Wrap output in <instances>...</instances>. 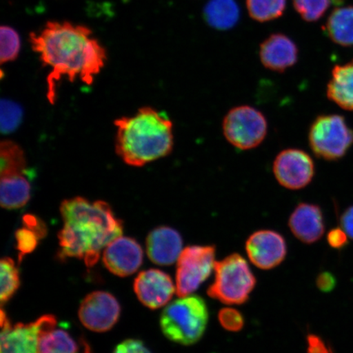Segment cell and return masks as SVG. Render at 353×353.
Returning a JSON list of instances; mask_svg holds the SVG:
<instances>
[{
  "label": "cell",
  "instance_id": "1",
  "mask_svg": "<svg viewBox=\"0 0 353 353\" xmlns=\"http://www.w3.org/2000/svg\"><path fill=\"white\" fill-rule=\"evenodd\" d=\"M32 50L44 65L51 68L47 79V98L56 100V87L63 77L79 78L91 85L108 60L107 51L85 26L69 21H48L38 32L30 34Z\"/></svg>",
  "mask_w": 353,
  "mask_h": 353
},
{
  "label": "cell",
  "instance_id": "2",
  "mask_svg": "<svg viewBox=\"0 0 353 353\" xmlns=\"http://www.w3.org/2000/svg\"><path fill=\"white\" fill-rule=\"evenodd\" d=\"M60 212V257L83 259L88 268L94 266L101 250L122 235V222L107 202L77 196L61 203Z\"/></svg>",
  "mask_w": 353,
  "mask_h": 353
},
{
  "label": "cell",
  "instance_id": "3",
  "mask_svg": "<svg viewBox=\"0 0 353 353\" xmlns=\"http://www.w3.org/2000/svg\"><path fill=\"white\" fill-rule=\"evenodd\" d=\"M116 151L128 165L143 167L169 156L174 148L173 122L152 108L117 119Z\"/></svg>",
  "mask_w": 353,
  "mask_h": 353
},
{
  "label": "cell",
  "instance_id": "4",
  "mask_svg": "<svg viewBox=\"0 0 353 353\" xmlns=\"http://www.w3.org/2000/svg\"><path fill=\"white\" fill-rule=\"evenodd\" d=\"M210 312L205 299L199 295L179 297L168 305L161 316L163 334L182 345L200 341L208 325Z\"/></svg>",
  "mask_w": 353,
  "mask_h": 353
},
{
  "label": "cell",
  "instance_id": "5",
  "mask_svg": "<svg viewBox=\"0 0 353 353\" xmlns=\"http://www.w3.org/2000/svg\"><path fill=\"white\" fill-rule=\"evenodd\" d=\"M214 272V281L207 290L210 297L228 305L248 301L257 281L241 254H232L215 262Z\"/></svg>",
  "mask_w": 353,
  "mask_h": 353
},
{
  "label": "cell",
  "instance_id": "6",
  "mask_svg": "<svg viewBox=\"0 0 353 353\" xmlns=\"http://www.w3.org/2000/svg\"><path fill=\"white\" fill-rule=\"evenodd\" d=\"M313 153L325 161L345 156L353 144V130L339 114H321L313 121L308 132Z\"/></svg>",
  "mask_w": 353,
  "mask_h": 353
},
{
  "label": "cell",
  "instance_id": "7",
  "mask_svg": "<svg viewBox=\"0 0 353 353\" xmlns=\"http://www.w3.org/2000/svg\"><path fill=\"white\" fill-rule=\"evenodd\" d=\"M223 132L228 142L240 150L259 147L268 134L264 114L250 105L233 108L225 116Z\"/></svg>",
  "mask_w": 353,
  "mask_h": 353
},
{
  "label": "cell",
  "instance_id": "8",
  "mask_svg": "<svg viewBox=\"0 0 353 353\" xmlns=\"http://www.w3.org/2000/svg\"><path fill=\"white\" fill-rule=\"evenodd\" d=\"M216 247L192 245L183 250L176 263V291L188 296L200 288L214 269Z\"/></svg>",
  "mask_w": 353,
  "mask_h": 353
},
{
  "label": "cell",
  "instance_id": "9",
  "mask_svg": "<svg viewBox=\"0 0 353 353\" xmlns=\"http://www.w3.org/2000/svg\"><path fill=\"white\" fill-rule=\"evenodd\" d=\"M272 170L281 186L300 190L306 188L314 178L315 165L312 157L303 150L290 148L277 154Z\"/></svg>",
  "mask_w": 353,
  "mask_h": 353
},
{
  "label": "cell",
  "instance_id": "10",
  "mask_svg": "<svg viewBox=\"0 0 353 353\" xmlns=\"http://www.w3.org/2000/svg\"><path fill=\"white\" fill-rule=\"evenodd\" d=\"M120 315V303L112 294L104 291L88 294L79 309L81 323L94 332H105L112 329Z\"/></svg>",
  "mask_w": 353,
  "mask_h": 353
},
{
  "label": "cell",
  "instance_id": "11",
  "mask_svg": "<svg viewBox=\"0 0 353 353\" xmlns=\"http://www.w3.org/2000/svg\"><path fill=\"white\" fill-rule=\"evenodd\" d=\"M245 250L254 266L270 270L284 261L287 245L281 234L272 230H259L246 241Z\"/></svg>",
  "mask_w": 353,
  "mask_h": 353
},
{
  "label": "cell",
  "instance_id": "12",
  "mask_svg": "<svg viewBox=\"0 0 353 353\" xmlns=\"http://www.w3.org/2000/svg\"><path fill=\"white\" fill-rule=\"evenodd\" d=\"M44 321L46 316L32 323L12 325L2 310L0 353H38L39 335Z\"/></svg>",
  "mask_w": 353,
  "mask_h": 353
},
{
  "label": "cell",
  "instance_id": "13",
  "mask_svg": "<svg viewBox=\"0 0 353 353\" xmlns=\"http://www.w3.org/2000/svg\"><path fill=\"white\" fill-rule=\"evenodd\" d=\"M103 260L105 268L113 274L129 276L142 265L143 251L134 239L121 236L105 247Z\"/></svg>",
  "mask_w": 353,
  "mask_h": 353
},
{
  "label": "cell",
  "instance_id": "14",
  "mask_svg": "<svg viewBox=\"0 0 353 353\" xmlns=\"http://www.w3.org/2000/svg\"><path fill=\"white\" fill-rule=\"evenodd\" d=\"M134 288L139 301L151 309L165 306L175 291L171 277L158 269L140 272L135 278Z\"/></svg>",
  "mask_w": 353,
  "mask_h": 353
},
{
  "label": "cell",
  "instance_id": "15",
  "mask_svg": "<svg viewBox=\"0 0 353 353\" xmlns=\"http://www.w3.org/2000/svg\"><path fill=\"white\" fill-rule=\"evenodd\" d=\"M296 44L283 34H274L260 46L259 57L265 68L276 72H284L298 61Z\"/></svg>",
  "mask_w": 353,
  "mask_h": 353
},
{
  "label": "cell",
  "instance_id": "16",
  "mask_svg": "<svg viewBox=\"0 0 353 353\" xmlns=\"http://www.w3.org/2000/svg\"><path fill=\"white\" fill-rule=\"evenodd\" d=\"M288 224L294 236L305 244H313L324 235V216L316 205L300 203L291 214Z\"/></svg>",
  "mask_w": 353,
  "mask_h": 353
},
{
  "label": "cell",
  "instance_id": "17",
  "mask_svg": "<svg viewBox=\"0 0 353 353\" xmlns=\"http://www.w3.org/2000/svg\"><path fill=\"white\" fill-rule=\"evenodd\" d=\"M183 238L170 227L161 226L149 233L147 252L152 262L161 266H169L179 259L183 251Z\"/></svg>",
  "mask_w": 353,
  "mask_h": 353
},
{
  "label": "cell",
  "instance_id": "18",
  "mask_svg": "<svg viewBox=\"0 0 353 353\" xmlns=\"http://www.w3.org/2000/svg\"><path fill=\"white\" fill-rule=\"evenodd\" d=\"M54 316L46 315V321L39 333L38 353H78L79 347L68 331L57 329Z\"/></svg>",
  "mask_w": 353,
  "mask_h": 353
},
{
  "label": "cell",
  "instance_id": "19",
  "mask_svg": "<svg viewBox=\"0 0 353 353\" xmlns=\"http://www.w3.org/2000/svg\"><path fill=\"white\" fill-rule=\"evenodd\" d=\"M326 94L339 108L353 110V60L334 66Z\"/></svg>",
  "mask_w": 353,
  "mask_h": 353
},
{
  "label": "cell",
  "instance_id": "20",
  "mask_svg": "<svg viewBox=\"0 0 353 353\" xmlns=\"http://www.w3.org/2000/svg\"><path fill=\"white\" fill-rule=\"evenodd\" d=\"M0 204L6 210H17L28 204L32 187L26 174L0 176Z\"/></svg>",
  "mask_w": 353,
  "mask_h": 353
},
{
  "label": "cell",
  "instance_id": "21",
  "mask_svg": "<svg viewBox=\"0 0 353 353\" xmlns=\"http://www.w3.org/2000/svg\"><path fill=\"white\" fill-rule=\"evenodd\" d=\"M205 19L211 28L226 30L240 19V8L235 0H210L204 10Z\"/></svg>",
  "mask_w": 353,
  "mask_h": 353
},
{
  "label": "cell",
  "instance_id": "22",
  "mask_svg": "<svg viewBox=\"0 0 353 353\" xmlns=\"http://www.w3.org/2000/svg\"><path fill=\"white\" fill-rule=\"evenodd\" d=\"M325 32L339 46H353V7L334 10L326 22Z\"/></svg>",
  "mask_w": 353,
  "mask_h": 353
},
{
  "label": "cell",
  "instance_id": "23",
  "mask_svg": "<svg viewBox=\"0 0 353 353\" xmlns=\"http://www.w3.org/2000/svg\"><path fill=\"white\" fill-rule=\"evenodd\" d=\"M28 164L23 150L12 141H3L0 145V176L26 174Z\"/></svg>",
  "mask_w": 353,
  "mask_h": 353
},
{
  "label": "cell",
  "instance_id": "24",
  "mask_svg": "<svg viewBox=\"0 0 353 353\" xmlns=\"http://www.w3.org/2000/svg\"><path fill=\"white\" fill-rule=\"evenodd\" d=\"M285 6L286 0H246L250 17L260 22L278 19L283 14Z\"/></svg>",
  "mask_w": 353,
  "mask_h": 353
},
{
  "label": "cell",
  "instance_id": "25",
  "mask_svg": "<svg viewBox=\"0 0 353 353\" xmlns=\"http://www.w3.org/2000/svg\"><path fill=\"white\" fill-rule=\"evenodd\" d=\"M0 300L3 303L13 296L20 285L19 272L12 259L3 258L0 262Z\"/></svg>",
  "mask_w": 353,
  "mask_h": 353
},
{
  "label": "cell",
  "instance_id": "26",
  "mask_svg": "<svg viewBox=\"0 0 353 353\" xmlns=\"http://www.w3.org/2000/svg\"><path fill=\"white\" fill-rule=\"evenodd\" d=\"M0 61L1 64L10 63L17 59L21 50V39L19 32L8 26L0 28Z\"/></svg>",
  "mask_w": 353,
  "mask_h": 353
},
{
  "label": "cell",
  "instance_id": "27",
  "mask_svg": "<svg viewBox=\"0 0 353 353\" xmlns=\"http://www.w3.org/2000/svg\"><path fill=\"white\" fill-rule=\"evenodd\" d=\"M293 3L303 20L316 21L327 11L331 0H293Z\"/></svg>",
  "mask_w": 353,
  "mask_h": 353
},
{
  "label": "cell",
  "instance_id": "28",
  "mask_svg": "<svg viewBox=\"0 0 353 353\" xmlns=\"http://www.w3.org/2000/svg\"><path fill=\"white\" fill-rule=\"evenodd\" d=\"M21 105L13 101L3 99L1 101V131L3 134H10L20 125L22 120Z\"/></svg>",
  "mask_w": 353,
  "mask_h": 353
},
{
  "label": "cell",
  "instance_id": "29",
  "mask_svg": "<svg viewBox=\"0 0 353 353\" xmlns=\"http://www.w3.org/2000/svg\"><path fill=\"white\" fill-rule=\"evenodd\" d=\"M43 236L41 233L26 226L25 224L23 228L17 231V248L19 251V258L20 262L25 255L32 253L37 248L39 239H41Z\"/></svg>",
  "mask_w": 353,
  "mask_h": 353
},
{
  "label": "cell",
  "instance_id": "30",
  "mask_svg": "<svg viewBox=\"0 0 353 353\" xmlns=\"http://www.w3.org/2000/svg\"><path fill=\"white\" fill-rule=\"evenodd\" d=\"M218 317L222 327L228 331H231V332H238L244 327V316L236 308L224 307L221 309Z\"/></svg>",
  "mask_w": 353,
  "mask_h": 353
},
{
  "label": "cell",
  "instance_id": "31",
  "mask_svg": "<svg viewBox=\"0 0 353 353\" xmlns=\"http://www.w3.org/2000/svg\"><path fill=\"white\" fill-rule=\"evenodd\" d=\"M113 353H152L144 345L142 341L138 339H127V341L119 344Z\"/></svg>",
  "mask_w": 353,
  "mask_h": 353
},
{
  "label": "cell",
  "instance_id": "32",
  "mask_svg": "<svg viewBox=\"0 0 353 353\" xmlns=\"http://www.w3.org/2000/svg\"><path fill=\"white\" fill-rule=\"evenodd\" d=\"M347 238V233L342 228H333L328 232L327 242L331 248L342 250L348 244Z\"/></svg>",
  "mask_w": 353,
  "mask_h": 353
},
{
  "label": "cell",
  "instance_id": "33",
  "mask_svg": "<svg viewBox=\"0 0 353 353\" xmlns=\"http://www.w3.org/2000/svg\"><path fill=\"white\" fill-rule=\"evenodd\" d=\"M307 353H334L332 348L323 339L315 334H309L307 337Z\"/></svg>",
  "mask_w": 353,
  "mask_h": 353
},
{
  "label": "cell",
  "instance_id": "34",
  "mask_svg": "<svg viewBox=\"0 0 353 353\" xmlns=\"http://www.w3.org/2000/svg\"><path fill=\"white\" fill-rule=\"evenodd\" d=\"M336 277L327 271L321 272L316 279V285L321 292L330 293L336 287Z\"/></svg>",
  "mask_w": 353,
  "mask_h": 353
},
{
  "label": "cell",
  "instance_id": "35",
  "mask_svg": "<svg viewBox=\"0 0 353 353\" xmlns=\"http://www.w3.org/2000/svg\"><path fill=\"white\" fill-rule=\"evenodd\" d=\"M341 228L353 240V205L343 212L341 218Z\"/></svg>",
  "mask_w": 353,
  "mask_h": 353
},
{
  "label": "cell",
  "instance_id": "36",
  "mask_svg": "<svg viewBox=\"0 0 353 353\" xmlns=\"http://www.w3.org/2000/svg\"><path fill=\"white\" fill-rule=\"evenodd\" d=\"M83 345V353H92L90 346L88 345L87 343L85 341H82Z\"/></svg>",
  "mask_w": 353,
  "mask_h": 353
}]
</instances>
